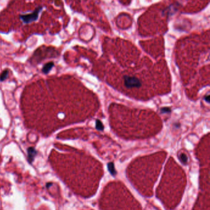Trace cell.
Wrapping results in <instances>:
<instances>
[{"label":"cell","instance_id":"6da1fadb","mask_svg":"<svg viewBox=\"0 0 210 210\" xmlns=\"http://www.w3.org/2000/svg\"><path fill=\"white\" fill-rule=\"evenodd\" d=\"M41 9H42V7H41V6H39V7L37 8L32 13H30V14H29L21 15L20 16V18L23 21L24 23H31V22H34L36 20H37V19H38V14H39L40 12L41 11Z\"/></svg>","mask_w":210,"mask_h":210},{"label":"cell","instance_id":"7a4b0ae2","mask_svg":"<svg viewBox=\"0 0 210 210\" xmlns=\"http://www.w3.org/2000/svg\"><path fill=\"white\" fill-rule=\"evenodd\" d=\"M124 83L125 86L128 88H139L141 86V83L138 78L134 77H124Z\"/></svg>","mask_w":210,"mask_h":210},{"label":"cell","instance_id":"3957f363","mask_svg":"<svg viewBox=\"0 0 210 210\" xmlns=\"http://www.w3.org/2000/svg\"><path fill=\"white\" fill-rule=\"evenodd\" d=\"M54 66V62H51L47 63L46 65H44L43 67L42 72H43L44 73H45V74H48V73L50 72V70H51L52 68H53Z\"/></svg>","mask_w":210,"mask_h":210},{"label":"cell","instance_id":"277c9868","mask_svg":"<svg viewBox=\"0 0 210 210\" xmlns=\"http://www.w3.org/2000/svg\"><path fill=\"white\" fill-rule=\"evenodd\" d=\"M107 168H108V169H109V172H110V174L112 175H113V176H115V175L117 174V172H116L115 169L114 164H113L112 162L109 163H108Z\"/></svg>","mask_w":210,"mask_h":210},{"label":"cell","instance_id":"5b68a950","mask_svg":"<svg viewBox=\"0 0 210 210\" xmlns=\"http://www.w3.org/2000/svg\"><path fill=\"white\" fill-rule=\"evenodd\" d=\"M178 156L180 161L183 164H186L188 162V156L184 153H180V154H179Z\"/></svg>","mask_w":210,"mask_h":210},{"label":"cell","instance_id":"8992f818","mask_svg":"<svg viewBox=\"0 0 210 210\" xmlns=\"http://www.w3.org/2000/svg\"><path fill=\"white\" fill-rule=\"evenodd\" d=\"M8 74H9V70H5L3 72V73H1V75H0V81H3L7 78Z\"/></svg>","mask_w":210,"mask_h":210},{"label":"cell","instance_id":"52a82bcc","mask_svg":"<svg viewBox=\"0 0 210 210\" xmlns=\"http://www.w3.org/2000/svg\"><path fill=\"white\" fill-rule=\"evenodd\" d=\"M96 128L97 130H99V131L104 130V126L100 120H97L96 121Z\"/></svg>","mask_w":210,"mask_h":210},{"label":"cell","instance_id":"ba28073f","mask_svg":"<svg viewBox=\"0 0 210 210\" xmlns=\"http://www.w3.org/2000/svg\"><path fill=\"white\" fill-rule=\"evenodd\" d=\"M161 112H162L163 113H169V112H171V110L169 109V108H162L161 110Z\"/></svg>","mask_w":210,"mask_h":210},{"label":"cell","instance_id":"9c48e42d","mask_svg":"<svg viewBox=\"0 0 210 210\" xmlns=\"http://www.w3.org/2000/svg\"><path fill=\"white\" fill-rule=\"evenodd\" d=\"M204 99L207 102L209 103V95H207V96H206L205 97H204Z\"/></svg>","mask_w":210,"mask_h":210}]
</instances>
